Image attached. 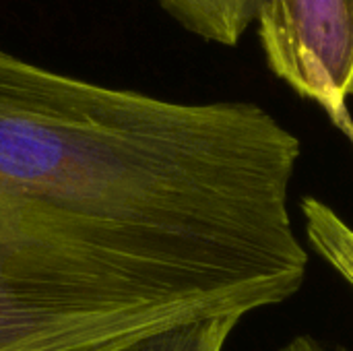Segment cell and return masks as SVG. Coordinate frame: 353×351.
I'll use <instances>...</instances> for the list:
<instances>
[{
  "instance_id": "6da1fadb",
  "label": "cell",
  "mask_w": 353,
  "mask_h": 351,
  "mask_svg": "<svg viewBox=\"0 0 353 351\" xmlns=\"http://www.w3.org/2000/svg\"><path fill=\"white\" fill-rule=\"evenodd\" d=\"M300 155L252 101H170L0 48V351H116L290 300Z\"/></svg>"
},
{
  "instance_id": "7a4b0ae2",
  "label": "cell",
  "mask_w": 353,
  "mask_h": 351,
  "mask_svg": "<svg viewBox=\"0 0 353 351\" xmlns=\"http://www.w3.org/2000/svg\"><path fill=\"white\" fill-rule=\"evenodd\" d=\"M259 35L275 77L353 139V0H267Z\"/></svg>"
},
{
  "instance_id": "3957f363",
  "label": "cell",
  "mask_w": 353,
  "mask_h": 351,
  "mask_svg": "<svg viewBox=\"0 0 353 351\" xmlns=\"http://www.w3.org/2000/svg\"><path fill=\"white\" fill-rule=\"evenodd\" d=\"M186 31L221 46H238L259 23L267 0H157Z\"/></svg>"
},
{
  "instance_id": "277c9868",
  "label": "cell",
  "mask_w": 353,
  "mask_h": 351,
  "mask_svg": "<svg viewBox=\"0 0 353 351\" xmlns=\"http://www.w3.org/2000/svg\"><path fill=\"white\" fill-rule=\"evenodd\" d=\"M302 213L312 248L353 285V228L327 203L312 197L302 201Z\"/></svg>"
},
{
  "instance_id": "5b68a950",
  "label": "cell",
  "mask_w": 353,
  "mask_h": 351,
  "mask_svg": "<svg viewBox=\"0 0 353 351\" xmlns=\"http://www.w3.org/2000/svg\"><path fill=\"white\" fill-rule=\"evenodd\" d=\"M240 321V317H217L192 325H182L143 337L116 351H223L225 341Z\"/></svg>"
},
{
  "instance_id": "8992f818",
  "label": "cell",
  "mask_w": 353,
  "mask_h": 351,
  "mask_svg": "<svg viewBox=\"0 0 353 351\" xmlns=\"http://www.w3.org/2000/svg\"><path fill=\"white\" fill-rule=\"evenodd\" d=\"M279 351H347L341 345H333V343H327L314 335H298L294 337L290 343H285Z\"/></svg>"
}]
</instances>
